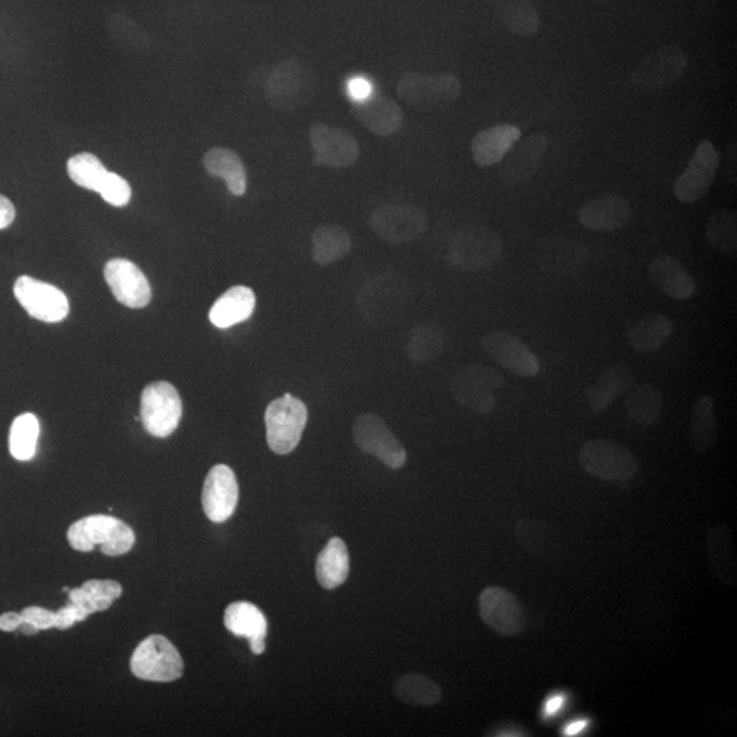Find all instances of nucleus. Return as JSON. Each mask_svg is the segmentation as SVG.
Returning <instances> with one entry per match:
<instances>
[{"mask_svg":"<svg viewBox=\"0 0 737 737\" xmlns=\"http://www.w3.org/2000/svg\"><path fill=\"white\" fill-rule=\"evenodd\" d=\"M67 541L74 551L92 552L99 545L103 555L117 557L133 549L135 533L124 520L98 514L74 522L67 530Z\"/></svg>","mask_w":737,"mask_h":737,"instance_id":"f257e3e1","label":"nucleus"},{"mask_svg":"<svg viewBox=\"0 0 737 737\" xmlns=\"http://www.w3.org/2000/svg\"><path fill=\"white\" fill-rule=\"evenodd\" d=\"M412 301L409 283L399 275L387 273L368 282L358 297L362 318L373 326H386L399 320Z\"/></svg>","mask_w":737,"mask_h":737,"instance_id":"f03ea898","label":"nucleus"},{"mask_svg":"<svg viewBox=\"0 0 737 737\" xmlns=\"http://www.w3.org/2000/svg\"><path fill=\"white\" fill-rule=\"evenodd\" d=\"M397 93L405 104L431 113L450 107L462 94V82L452 73L428 76L423 73L404 74L398 82Z\"/></svg>","mask_w":737,"mask_h":737,"instance_id":"7ed1b4c3","label":"nucleus"},{"mask_svg":"<svg viewBox=\"0 0 737 737\" xmlns=\"http://www.w3.org/2000/svg\"><path fill=\"white\" fill-rule=\"evenodd\" d=\"M264 92L273 108L292 113L313 99V73L295 57L283 61L272 68L264 83Z\"/></svg>","mask_w":737,"mask_h":737,"instance_id":"20e7f679","label":"nucleus"},{"mask_svg":"<svg viewBox=\"0 0 737 737\" xmlns=\"http://www.w3.org/2000/svg\"><path fill=\"white\" fill-rule=\"evenodd\" d=\"M308 424V409L292 393L272 400L266 410L267 442L276 455L297 449Z\"/></svg>","mask_w":737,"mask_h":737,"instance_id":"39448f33","label":"nucleus"},{"mask_svg":"<svg viewBox=\"0 0 737 737\" xmlns=\"http://www.w3.org/2000/svg\"><path fill=\"white\" fill-rule=\"evenodd\" d=\"M578 460L590 476L607 482L630 481L641 470L633 452L618 442L604 439L584 442Z\"/></svg>","mask_w":737,"mask_h":737,"instance_id":"423d86ee","label":"nucleus"},{"mask_svg":"<svg viewBox=\"0 0 737 737\" xmlns=\"http://www.w3.org/2000/svg\"><path fill=\"white\" fill-rule=\"evenodd\" d=\"M183 668L181 652L159 634L142 641L130 658L131 673L145 682H176L183 676Z\"/></svg>","mask_w":737,"mask_h":737,"instance_id":"0eeeda50","label":"nucleus"},{"mask_svg":"<svg viewBox=\"0 0 737 737\" xmlns=\"http://www.w3.org/2000/svg\"><path fill=\"white\" fill-rule=\"evenodd\" d=\"M503 241L487 225H466L450 242L449 260L463 271H479L500 260Z\"/></svg>","mask_w":737,"mask_h":737,"instance_id":"6e6552de","label":"nucleus"},{"mask_svg":"<svg viewBox=\"0 0 737 737\" xmlns=\"http://www.w3.org/2000/svg\"><path fill=\"white\" fill-rule=\"evenodd\" d=\"M504 386V377L496 368L470 363L455 373L451 393L457 403L476 414H491L496 409L494 391Z\"/></svg>","mask_w":737,"mask_h":737,"instance_id":"1a4fd4ad","label":"nucleus"},{"mask_svg":"<svg viewBox=\"0 0 737 737\" xmlns=\"http://www.w3.org/2000/svg\"><path fill=\"white\" fill-rule=\"evenodd\" d=\"M368 225L386 244L398 246L423 236L429 229V218L417 205L392 204L376 209Z\"/></svg>","mask_w":737,"mask_h":737,"instance_id":"9d476101","label":"nucleus"},{"mask_svg":"<svg viewBox=\"0 0 737 737\" xmlns=\"http://www.w3.org/2000/svg\"><path fill=\"white\" fill-rule=\"evenodd\" d=\"M182 412V399L172 384L156 382L142 391L140 417L147 434L159 439L170 437L181 423Z\"/></svg>","mask_w":737,"mask_h":737,"instance_id":"9b49d317","label":"nucleus"},{"mask_svg":"<svg viewBox=\"0 0 737 737\" xmlns=\"http://www.w3.org/2000/svg\"><path fill=\"white\" fill-rule=\"evenodd\" d=\"M352 437L358 449L377 457L392 470H399L408 461L402 442L395 437L380 415L361 414L352 425Z\"/></svg>","mask_w":737,"mask_h":737,"instance_id":"f8f14e48","label":"nucleus"},{"mask_svg":"<svg viewBox=\"0 0 737 737\" xmlns=\"http://www.w3.org/2000/svg\"><path fill=\"white\" fill-rule=\"evenodd\" d=\"M688 56L675 46L662 47L635 66L631 80L639 91L656 92L677 82L686 73Z\"/></svg>","mask_w":737,"mask_h":737,"instance_id":"ddd939ff","label":"nucleus"},{"mask_svg":"<svg viewBox=\"0 0 737 737\" xmlns=\"http://www.w3.org/2000/svg\"><path fill=\"white\" fill-rule=\"evenodd\" d=\"M14 295L26 313L43 323H61L70 312V303L62 289L30 276H20Z\"/></svg>","mask_w":737,"mask_h":737,"instance_id":"4468645a","label":"nucleus"},{"mask_svg":"<svg viewBox=\"0 0 737 737\" xmlns=\"http://www.w3.org/2000/svg\"><path fill=\"white\" fill-rule=\"evenodd\" d=\"M721 154L712 142L704 140L695 150L686 171L676 179L673 194L683 204H693L702 199L717 176Z\"/></svg>","mask_w":737,"mask_h":737,"instance_id":"2eb2a0df","label":"nucleus"},{"mask_svg":"<svg viewBox=\"0 0 737 737\" xmlns=\"http://www.w3.org/2000/svg\"><path fill=\"white\" fill-rule=\"evenodd\" d=\"M479 616L494 633L516 636L526 629V615L519 599L508 589L491 586L478 598Z\"/></svg>","mask_w":737,"mask_h":737,"instance_id":"dca6fc26","label":"nucleus"},{"mask_svg":"<svg viewBox=\"0 0 737 737\" xmlns=\"http://www.w3.org/2000/svg\"><path fill=\"white\" fill-rule=\"evenodd\" d=\"M203 508L214 523H224L234 515L240 502V486L233 468L216 465L210 468L203 488Z\"/></svg>","mask_w":737,"mask_h":737,"instance_id":"f3484780","label":"nucleus"},{"mask_svg":"<svg viewBox=\"0 0 737 737\" xmlns=\"http://www.w3.org/2000/svg\"><path fill=\"white\" fill-rule=\"evenodd\" d=\"M482 350L497 365L519 377H534L540 372L539 358L522 340L505 331H492L481 339Z\"/></svg>","mask_w":737,"mask_h":737,"instance_id":"a211bd4d","label":"nucleus"},{"mask_svg":"<svg viewBox=\"0 0 737 737\" xmlns=\"http://www.w3.org/2000/svg\"><path fill=\"white\" fill-rule=\"evenodd\" d=\"M310 144L315 159L331 168H349L360 157V144L349 131L326 124H314L310 128Z\"/></svg>","mask_w":737,"mask_h":737,"instance_id":"6ab92c4d","label":"nucleus"},{"mask_svg":"<svg viewBox=\"0 0 737 737\" xmlns=\"http://www.w3.org/2000/svg\"><path fill=\"white\" fill-rule=\"evenodd\" d=\"M104 277L119 303L130 309H142L152 299L151 284L144 272L126 258H113L104 267Z\"/></svg>","mask_w":737,"mask_h":737,"instance_id":"aec40b11","label":"nucleus"},{"mask_svg":"<svg viewBox=\"0 0 737 737\" xmlns=\"http://www.w3.org/2000/svg\"><path fill=\"white\" fill-rule=\"evenodd\" d=\"M535 261L542 270L560 276H577L586 268L587 247L572 238H547L535 247Z\"/></svg>","mask_w":737,"mask_h":737,"instance_id":"412c9836","label":"nucleus"},{"mask_svg":"<svg viewBox=\"0 0 737 737\" xmlns=\"http://www.w3.org/2000/svg\"><path fill=\"white\" fill-rule=\"evenodd\" d=\"M350 109L358 122L375 135L391 137L402 128V108L384 92L373 91L366 99L352 102Z\"/></svg>","mask_w":737,"mask_h":737,"instance_id":"4be33fe9","label":"nucleus"},{"mask_svg":"<svg viewBox=\"0 0 737 737\" xmlns=\"http://www.w3.org/2000/svg\"><path fill=\"white\" fill-rule=\"evenodd\" d=\"M547 150L546 137L533 134L520 137L504 159L499 163V173L508 184L529 181L539 170L542 157Z\"/></svg>","mask_w":737,"mask_h":737,"instance_id":"5701e85b","label":"nucleus"},{"mask_svg":"<svg viewBox=\"0 0 737 737\" xmlns=\"http://www.w3.org/2000/svg\"><path fill=\"white\" fill-rule=\"evenodd\" d=\"M633 218V207L620 194L607 193L590 199L578 210V219L593 231H616L625 228Z\"/></svg>","mask_w":737,"mask_h":737,"instance_id":"b1692460","label":"nucleus"},{"mask_svg":"<svg viewBox=\"0 0 737 737\" xmlns=\"http://www.w3.org/2000/svg\"><path fill=\"white\" fill-rule=\"evenodd\" d=\"M520 137H522V130L508 124L492 126V128L479 131L471 141L474 161L479 167L499 165Z\"/></svg>","mask_w":737,"mask_h":737,"instance_id":"393cba45","label":"nucleus"},{"mask_svg":"<svg viewBox=\"0 0 737 737\" xmlns=\"http://www.w3.org/2000/svg\"><path fill=\"white\" fill-rule=\"evenodd\" d=\"M649 276L660 292L676 301L691 298L697 292L695 279L671 256L656 257L649 266Z\"/></svg>","mask_w":737,"mask_h":737,"instance_id":"a878e982","label":"nucleus"},{"mask_svg":"<svg viewBox=\"0 0 737 737\" xmlns=\"http://www.w3.org/2000/svg\"><path fill=\"white\" fill-rule=\"evenodd\" d=\"M256 309V294L246 286L231 287L216 299L209 310V321L216 328L228 329L251 318Z\"/></svg>","mask_w":737,"mask_h":737,"instance_id":"bb28decb","label":"nucleus"},{"mask_svg":"<svg viewBox=\"0 0 737 737\" xmlns=\"http://www.w3.org/2000/svg\"><path fill=\"white\" fill-rule=\"evenodd\" d=\"M633 387L634 375L629 367L624 365L609 367L587 389L586 402L589 409L594 414H602Z\"/></svg>","mask_w":737,"mask_h":737,"instance_id":"cd10ccee","label":"nucleus"},{"mask_svg":"<svg viewBox=\"0 0 737 737\" xmlns=\"http://www.w3.org/2000/svg\"><path fill=\"white\" fill-rule=\"evenodd\" d=\"M205 171L210 177L221 178L233 196H244L247 189V172L244 161L229 147L216 146L203 157Z\"/></svg>","mask_w":737,"mask_h":737,"instance_id":"c85d7f7f","label":"nucleus"},{"mask_svg":"<svg viewBox=\"0 0 737 737\" xmlns=\"http://www.w3.org/2000/svg\"><path fill=\"white\" fill-rule=\"evenodd\" d=\"M707 551L710 567L714 576L725 584H735L737 579V565L734 547V536L726 525L713 526L709 530Z\"/></svg>","mask_w":737,"mask_h":737,"instance_id":"c756f323","label":"nucleus"},{"mask_svg":"<svg viewBox=\"0 0 737 737\" xmlns=\"http://www.w3.org/2000/svg\"><path fill=\"white\" fill-rule=\"evenodd\" d=\"M350 576V555L346 542L339 536L331 539L315 561V577L325 590L339 587Z\"/></svg>","mask_w":737,"mask_h":737,"instance_id":"7c9ffc66","label":"nucleus"},{"mask_svg":"<svg viewBox=\"0 0 737 737\" xmlns=\"http://www.w3.org/2000/svg\"><path fill=\"white\" fill-rule=\"evenodd\" d=\"M673 321L663 314H650L631 325L626 341L639 354H651L661 349L673 334Z\"/></svg>","mask_w":737,"mask_h":737,"instance_id":"2f4dec72","label":"nucleus"},{"mask_svg":"<svg viewBox=\"0 0 737 737\" xmlns=\"http://www.w3.org/2000/svg\"><path fill=\"white\" fill-rule=\"evenodd\" d=\"M689 445L695 454L708 455L719 439V425L714 417V400L702 397L694 403L689 418Z\"/></svg>","mask_w":737,"mask_h":737,"instance_id":"473e14b6","label":"nucleus"},{"mask_svg":"<svg viewBox=\"0 0 737 737\" xmlns=\"http://www.w3.org/2000/svg\"><path fill=\"white\" fill-rule=\"evenodd\" d=\"M124 589L120 583L105 579H91L81 587L68 590V602L80 607L88 615L107 610L117 599L122 596Z\"/></svg>","mask_w":737,"mask_h":737,"instance_id":"72a5a7b5","label":"nucleus"},{"mask_svg":"<svg viewBox=\"0 0 737 737\" xmlns=\"http://www.w3.org/2000/svg\"><path fill=\"white\" fill-rule=\"evenodd\" d=\"M313 260L321 267L335 264L349 255L352 246L349 231L339 224L320 225L312 235Z\"/></svg>","mask_w":737,"mask_h":737,"instance_id":"f704fd0d","label":"nucleus"},{"mask_svg":"<svg viewBox=\"0 0 737 737\" xmlns=\"http://www.w3.org/2000/svg\"><path fill=\"white\" fill-rule=\"evenodd\" d=\"M224 625L231 634L249 641L266 639L268 621L255 604L238 602L229 605L224 612Z\"/></svg>","mask_w":737,"mask_h":737,"instance_id":"c9c22d12","label":"nucleus"},{"mask_svg":"<svg viewBox=\"0 0 737 737\" xmlns=\"http://www.w3.org/2000/svg\"><path fill=\"white\" fill-rule=\"evenodd\" d=\"M445 329L440 324L426 321L415 325L410 332L404 349L405 355L413 362L429 363L441 355L445 349Z\"/></svg>","mask_w":737,"mask_h":737,"instance_id":"e433bc0d","label":"nucleus"},{"mask_svg":"<svg viewBox=\"0 0 737 737\" xmlns=\"http://www.w3.org/2000/svg\"><path fill=\"white\" fill-rule=\"evenodd\" d=\"M624 408L629 418L639 426L655 425L663 408V395L651 384H639L626 392Z\"/></svg>","mask_w":737,"mask_h":737,"instance_id":"4c0bfd02","label":"nucleus"},{"mask_svg":"<svg viewBox=\"0 0 737 737\" xmlns=\"http://www.w3.org/2000/svg\"><path fill=\"white\" fill-rule=\"evenodd\" d=\"M393 691L398 699L415 708H431L442 699L439 684L418 673L400 677Z\"/></svg>","mask_w":737,"mask_h":737,"instance_id":"58836bf2","label":"nucleus"},{"mask_svg":"<svg viewBox=\"0 0 737 737\" xmlns=\"http://www.w3.org/2000/svg\"><path fill=\"white\" fill-rule=\"evenodd\" d=\"M500 20L510 34L534 35L540 28V17L533 0H496Z\"/></svg>","mask_w":737,"mask_h":737,"instance_id":"ea45409f","label":"nucleus"},{"mask_svg":"<svg viewBox=\"0 0 737 737\" xmlns=\"http://www.w3.org/2000/svg\"><path fill=\"white\" fill-rule=\"evenodd\" d=\"M516 540L534 556H553L557 553L559 539L555 529L539 520H519L515 529Z\"/></svg>","mask_w":737,"mask_h":737,"instance_id":"a19ab883","label":"nucleus"},{"mask_svg":"<svg viewBox=\"0 0 737 737\" xmlns=\"http://www.w3.org/2000/svg\"><path fill=\"white\" fill-rule=\"evenodd\" d=\"M40 437V423L35 414L24 413L13 421L9 435L10 454L20 462L34 460L37 441Z\"/></svg>","mask_w":737,"mask_h":737,"instance_id":"79ce46f5","label":"nucleus"},{"mask_svg":"<svg viewBox=\"0 0 737 737\" xmlns=\"http://www.w3.org/2000/svg\"><path fill=\"white\" fill-rule=\"evenodd\" d=\"M709 244L725 256H735L737 249L736 210L720 209L710 216L707 225Z\"/></svg>","mask_w":737,"mask_h":737,"instance_id":"37998d69","label":"nucleus"},{"mask_svg":"<svg viewBox=\"0 0 737 737\" xmlns=\"http://www.w3.org/2000/svg\"><path fill=\"white\" fill-rule=\"evenodd\" d=\"M107 172L99 157L87 152L73 156L67 161L68 178L87 191L98 192Z\"/></svg>","mask_w":737,"mask_h":737,"instance_id":"c03bdc74","label":"nucleus"},{"mask_svg":"<svg viewBox=\"0 0 737 737\" xmlns=\"http://www.w3.org/2000/svg\"><path fill=\"white\" fill-rule=\"evenodd\" d=\"M108 30L118 43L126 47H144L147 36L128 15L113 14L108 18Z\"/></svg>","mask_w":737,"mask_h":737,"instance_id":"a18cd8bd","label":"nucleus"},{"mask_svg":"<svg viewBox=\"0 0 737 737\" xmlns=\"http://www.w3.org/2000/svg\"><path fill=\"white\" fill-rule=\"evenodd\" d=\"M98 193L105 203L113 205V207H125L130 203L131 188L125 178L115 172H107L100 184Z\"/></svg>","mask_w":737,"mask_h":737,"instance_id":"49530a36","label":"nucleus"},{"mask_svg":"<svg viewBox=\"0 0 737 737\" xmlns=\"http://www.w3.org/2000/svg\"><path fill=\"white\" fill-rule=\"evenodd\" d=\"M25 623L36 626L39 631L55 629V612L40 607H28L21 612Z\"/></svg>","mask_w":737,"mask_h":737,"instance_id":"de8ad7c7","label":"nucleus"},{"mask_svg":"<svg viewBox=\"0 0 737 737\" xmlns=\"http://www.w3.org/2000/svg\"><path fill=\"white\" fill-rule=\"evenodd\" d=\"M88 613L83 612L80 607L68 602L65 607L55 612V629L65 631L72 629L74 624L80 623L88 618Z\"/></svg>","mask_w":737,"mask_h":737,"instance_id":"09e8293b","label":"nucleus"},{"mask_svg":"<svg viewBox=\"0 0 737 737\" xmlns=\"http://www.w3.org/2000/svg\"><path fill=\"white\" fill-rule=\"evenodd\" d=\"M347 92H349L352 102H360L373 92L372 83L363 77L351 78L347 83Z\"/></svg>","mask_w":737,"mask_h":737,"instance_id":"8fccbe9b","label":"nucleus"},{"mask_svg":"<svg viewBox=\"0 0 737 737\" xmlns=\"http://www.w3.org/2000/svg\"><path fill=\"white\" fill-rule=\"evenodd\" d=\"M566 699V695L561 693L551 695V697L545 700L544 708H542V717L545 720L555 719L556 715L565 709Z\"/></svg>","mask_w":737,"mask_h":737,"instance_id":"3c124183","label":"nucleus"},{"mask_svg":"<svg viewBox=\"0 0 737 737\" xmlns=\"http://www.w3.org/2000/svg\"><path fill=\"white\" fill-rule=\"evenodd\" d=\"M15 207L8 197L0 194V230L10 228L15 220Z\"/></svg>","mask_w":737,"mask_h":737,"instance_id":"603ef678","label":"nucleus"},{"mask_svg":"<svg viewBox=\"0 0 737 737\" xmlns=\"http://www.w3.org/2000/svg\"><path fill=\"white\" fill-rule=\"evenodd\" d=\"M23 616L17 612H8L0 616V631L4 633H14L23 624Z\"/></svg>","mask_w":737,"mask_h":737,"instance_id":"864d4df0","label":"nucleus"},{"mask_svg":"<svg viewBox=\"0 0 737 737\" xmlns=\"http://www.w3.org/2000/svg\"><path fill=\"white\" fill-rule=\"evenodd\" d=\"M589 720H573L572 723L565 726L563 735L568 737L582 735L589 728Z\"/></svg>","mask_w":737,"mask_h":737,"instance_id":"5fc2aeb1","label":"nucleus"},{"mask_svg":"<svg viewBox=\"0 0 737 737\" xmlns=\"http://www.w3.org/2000/svg\"><path fill=\"white\" fill-rule=\"evenodd\" d=\"M20 630L23 631V634L25 635H36L39 633V630H37L36 626L25 623V621H23V624H21Z\"/></svg>","mask_w":737,"mask_h":737,"instance_id":"6e6d98bb","label":"nucleus"},{"mask_svg":"<svg viewBox=\"0 0 737 737\" xmlns=\"http://www.w3.org/2000/svg\"><path fill=\"white\" fill-rule=\"evenodd\" d=\"M68 590H70V589H68V587L65 586V587L62 589V592H63V593H67Z\"/></svg>","mask_w":737,"mask_h":737,"instance_id":"4d7b16f0","label":"nucleus"}]
</instances>
